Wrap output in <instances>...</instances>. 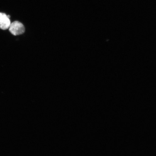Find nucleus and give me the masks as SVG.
<instances>
[{"label":"nucleus","mask_w":156,"mask_h":156,"mask_svg":"<svg viewBox=\"0 0 156 156\" xmlns=\"http://www.w3.org/2000/svg\"><path fill=\"white\" fill-rule=\"evenodd\" d=\"M9 29L10 32L14 36L22 34L25 32L24 25L18 21H15L11 23Z\"/></svg>","instance_id":"f257e3e1"},{"label":"nucleus","mask_w":156,"mask_h":156,"mask_svg":"<svg viewBox=\"0 0 156 156\" xmlns=\"http://www.w3.org/2000/svg\"><path fill=\"white\" fill-rule=\"evenodd\" d=\"M11 16L6 13L0 12V29L6 30L9 29L11 23Z\"/></svg>","instance_id":"f03ea898"}]
</instances>
